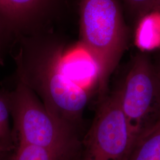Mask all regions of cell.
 <instances>
[{
    "instance_id": "1",
    "label": "cell",
    "mask_w": 160,
    "mask_h": 160,
    "mask_svg": "<svg viewBox=\"0 0 160 160\" xmlns=\"http://www.w3.org/2000/svg\"><path fill=\"white\" fill-rule=\"evenodd\" d=\"M15 45V78L33 92L52 116L80 131L89 100L81 84L89 68L84 49L73 55L67 42L42 33L23 38Z\"/></svg>"
},
{
    "instance_id": "2",
    "label": "cell",
    "mask_w": 160,
    "mask_h": 160,
    "mask_svg": "<svg viewBox=\"0 0 160 160\" xmlns=\"http://www.w3.org/2000/svg\"><path fill=\"white\" fill-rule=\"evenodd\" d=\"M80 44L97 65L103 99L109 79L126 49L128 32L117 0H81Z\"/></svg>"
},
{
    "instance_id": "3",
    "label": "cell",
    "mask_w": 160,
    "mask_h": 160,
    "mask_svg": "<svg viewBox=\"0 0 160 160\" xmlns=\"http://www.w3.org/2000/svg\"><path fill=\"white\" fill-rule=\"evenodd\" d=\"M15 85L12 90L7 89L16 146L28 144L58 151L81 152L80 131L52 116L38 97L21 81L16 79Z\"/></svg>"
},
{
    "instance_id": "4",
    "label": "cell",
    "mask_w": 160,
    "mask_h": 160,
    "mask_svg": "<svg viewBox=\"0 0 160 160\" xmlns=\"http://www.w3.org/2000/svg\"><path fill=\"white\" fill-rule=\"evenodd\" d=\"M134 141L160 120V75L144 54L134 58L114 91Z\"/></svg>"
},
{
    "instance_id": "5",
    "label": "cell",
    "mask_w": 160,
    "mask_h": 160,
    "mask_svg": "<svg viewBox=\"0 0 160 160\" xmlns=\"http://www.w3.org/2000/svg\"><path fill=\"white\" fill-rule=\"evenodd\" d=\"M135 143L114 92L101 100L86 137L81 160H126Z\"/></svg>"
},
{
    "instance_id": "6",
    "label": "cell",
    "mask_w": 160,
    "mask_h": 160,
    "mask_svg": "<svg viewBox=\"0 0 160 160\" xmlns=\"http://www.w3.org/2000/svg\"><path fill=\"white\" fill-rule=\"evenodd\" d=\"M61 0H0V39L11 47L20 39L40 34Z\"/></svg>"
},
{
    "instance_id": "7",
    "label": "cell",
    "mask_w": 160,
    "mask_h": 160,
    "mask_svg": "<svg viewBox=\"0 0 160 160\" xmlns=\"http://www.w3.org/2000/svg\"><path fill=\"white\" fill-rule=\"evenodd\" d=\"M126 160H160V120L138 138Z\"/></svg>"
},
{
    "instance_id": "8",
    "label": "cell",
    "mask_w": 160,
    "mask_h": 160,
    "mask_svg": "<svg viewBox=\"0 0 160 160\" xmlns=\"http://www.w3.org/2000/svg\"><path fill=\"white\" fill-rule=\"evenodd\" d=\"M81 152L58 151L28 144H18L13 160H74Z\"/></svg>"
},
{
    "instance_id": "9",
    "label": "cell",
    "mask_w": 160,
    "mask_h": 160,
    "mask_svg": "<svg viewBox=\"0 0 160 160\" xmlns=\"http://www.w3.org/2000/svg\"><path fill=\"white\" fill-rule=\"evenodd\" d=\"M136 40L142 49L151 50L160 46V14L152 12L142 18Z\"/></svg>"
},
{
    "instance_id": "10",
    "label": "cell",
    "mask_w": 160,
    "mask_h": 160,
    "mask_svg": "<svg viewBox=\"0 0 160 160\" xmlns=\"http://www.w3.org/2000/svg\"><path fill=\"white\" fill-rule=\"evenodd\" d=\"M11 114L8 91L0 89V151H12L16 148L12 131L10 126Z\"/></svg>"
},
{
    "instance_id": "11",
    "label": "cell",
    "mask_w": 160,
    "mask_h": 160,
    "mask_svg": "<svg viewBox=\"0 0 160 160\" xmlns=\"http://www.w3.org/2000/svg\"><path fill=\"white\" fill-rule=\"evenodd\" d=\"M129 11L137 18L145 17L160 7V0H123Z\"/></svg>"
},
{
    "instance_id": "12",
    "label": "cell",
    "mask_w": 160,
    "mask_h": 160,
    "mask_svg": "<svg viewBox=\"0 0 160 160\" xmlns=\"http://www.w3.org/2000/svg\"><path fill=\"white\" fill-rule=\"evenodd\" d=\"M15 149L12 151H0V160H13Z\"/></svg>"
},
{
    "instance_id": "13",
    "label": "cell",
    "mask_w": 160,
    "mask_h": 160,
    "mask_svg": "<svg viewBox=\"0 0 160 160\" xmlns=\"http://www.w3.org/2000/svg\"><path fill=\"white\" fill-rule=\"evenodd\" d=\"M2 43H1V41L0 39V65H3L4 61H3V59H2Z\"/></svg>"
},
{
    "instance_id": "14",
    "label": "cell",
    "mask_w": 160,
    "mask_h": 160,
    "mask_svg": "<svg viewBox=\"0 0 160 160\" xmlns=\"http://www.w3.org/2000/svg\"><path fill=\"white\" fill-rule=\"evenodd\" d=\"M156 67H157V70L158 71V73H159V74L160 75V65L159 66H156Z\"/></svg>"
},
{
    "instance_id": "15",
    "label": "cell",
    "mask_w": 160,
    "mask_h": 160,
    "mask_svg": "<svg viewBox=\"0 0 160 160\" xmlns=\"http://www.w3.org/2000/svg\"><path fill=\"white\" fill-rule=\"evenodd\" d=\"M74 160H81V155H80L78 157H77V158H75Z\"/></svg>"
}]
</instances>
